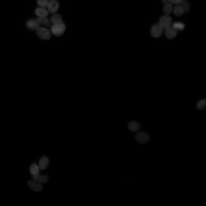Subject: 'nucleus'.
I'll return each instance as SVG.
<instances>
[{
	"mask_svg": "<svg viewBox=\"0 0 206 206\" xmlns=\"http://www.w3.org/2000/svg\"><path fill=\"white\" fill-rule=\"evenodd\" d=\"M65 29L64 24L62 22L59 23L54 24L51 27V31L55 35L60 36L64 33Z\"/></svg>",
	"mask_w": 206,
	"mask_h": 206,
	"instance_id": "obj_1",
	"label": "nucleus"
},
{
	"mask_svg": "<svg viewBox=\"0 0 206 206\" xmlns=\"http://www.w3.org/2000/svg\"><path fill=\"white\" fill-rule=\"evenodd\" d=\"M36 30L37 35L41 39L48 40L50 38V33L49 31L47 29L39 27Z\"/></svg>",
	"mask_w": 206,
	"mask_h": 206,
	"instance_id": "obj_2",
	"label": "nucleus"
},
{
	"mask_svg": "<svg viewBox=\"0 0 206 206\" xmlns=\"http://www.w3.org/2000/svg\"><path fill=\"white\" fill-rule=\"evenodd\" d=\"M163 31V28L159 24L156 23L152 26L151 29V33L153 37L158 38L161 36Z\"/></svg>",
	"mask_w": 206,
	"mask_h": 206,
	"instance_id": "obj_3",
	"label": "nucleus"
},
{
	"mask_svg": "<svg viewBox=\"0 0 206 206\" xmlns=\"http://www.w3.org/2000/svg\"><path fill=\"white\" fill-rule=\"evenodd\" d=\"M159 23L163 29L168 28L171 26V18L167 15L162 16L160 19Z\"/></svg>",
	"mask_w": 206,
	"mask_h": 206,
	"instance_id": "obj_4",
	"label": "nucleus"
},
{
	"mask_svg": "<svg viewBox=\"0 0 206 206\" xmlns=\"http://www.w3.org/2000/svg\"><path fill=\"white\" fill-rule=\"evenodd\" d=\"M136 140L140 144H144L147 142L149 140L148 135L145 132L141 131L137 133L135 135Z\"/></svg>",
	"mask_w": 206,
	"mask_h": 206,
	"instance_id": "obj_5",
	"label": "nucleus"
},
{
	"mask_svg": "<svg viewBox=\"0 0 206 206\" xmlns=\"http://www.w3.org/2000/svg\"><path fill=\"white\" fill-rule=\"evenodd\" d=\"M59 4L56 0H50L48 2L47 7L49 12L52 13H55L59 7Z\"/></svg>",
	"mask_w": 206,
	"mask_h": 206,
	"instance_id": "obj_6",
	"label": "nucleus"
},
{
	"mask_svg": "<svg viewBox=\"0 0 206 206\" xmlns=\"http://www.w3.org/2000/svg\"><path fill=\"white\" fill-rule=\"evenodd\" d=\"M177 35V31L171 26L165 29V35L168 39H172L175 37Z\"/></svg>",
	"mask_w": 206,
	"mask_h": 206,
	"instance_id": "obj_7",
	"label": "nucleus"
},
{
	"mask_svg": "<svg viewBox=\"0 0 206 206\" xmlns=\"http://www.w3.org/2000/svg\"><path fill=\"white\" fill-rule=\"evenodd\" d=\"M27 27L29 29L34 30H36L39 27L40 24L36 19H30L28 20L26 23Z\"/></svg>",
	"mask_w": 206,
	"mask_h": 206,
	"instance_id": "obj_8",
	"label": "nucleus"
},
{
	"mask_svg": "<svg viewBox=\"0 0 206 206\" xmlns=\"http://www.w3.org/2000/svg\"><path fill=\"white\" fill-rule=\"evenodd\" d=\"M27 185L30 188L36 192L41 191L43 188L41 184L30 180L28 181Z\"/></svg>",
	"mask_w": 206,
	"mask_h": 206,
	"instance_id": "obj_9",
	"label": "nucleus"
},
{
	"mask_svg": "<svg viewBox=\"0 0 206 206\" xmlns=\"http://www.w3.org/2000/svg\"><path fill=\"white\" fill-rule=\"evenodd\" d=\"M33 181L39 183H45L48 180V177L46 175H41L39 174L33 176Z\"/></svg>",
	"mask_w": 206,
	"mask_h": 206,
	"instance_id": "obj_10",
	"label": "nucleus"
},
{
	"mask_svg": "<svg viewBox=\"0 0 206 206\" xmlns=\"http://www.w3.org/2000/svg\"><path fill=\"white\" fill-rule=\"evenodd\" d=\"M49 163V160L48 158L45 157H42L39 161V168L41 170L45 169L47 168Z\"/></svg>",
	"mask_w": 206,
	"mask_h": 206,
	"instance_id": "obj_11",
	"label": "nucleus"
},
{
	"mask_svg": "<svg viewBox=\"0 0 206 206\" xmlns=\"http://www.w3.org/2000/svg\"><path fill=\"white\" fill-rule=\"evenodd\" d=\"M35 13L38 17H46L48 15L47 11L44 8L39 7L36 9Z\"/></svg>",
	"mask_w": 206,
	"mask_h": 206,
	"instance_id": "obj_12",
	"label": "nucleus"
},
{
	"mask_svg": "<svg viewBox=\"0 0 206 206\" xmlns=\"http://www.w3.org/2000/svg\"><path fill=\"white\" fill-rule=\"evenodd\" d=\"M129 129L132 131H136L140 128L139 124L136 122L132 121L129 122L128 125Z\"/></svg>",
	"mask_w": 206,
	"mask_h": 206,
	"instance_id": "obj_13",
	"label": "nucleus"
},
{
	"mask_svg": "<svg viewBox=\"0 0 206 206\" xmlns=\"http://www.w3.org/2000/svg\"><path fill=\"white\" fill-rule=\"evenodd\" d=\"M183 9L184 13H188L190 9V4L187 0H181L180 3L179 4Z\"/></svg>",
	"mask_w": 206,
	"mask_h": 206,
	"instance_id": "obj_14",
	"label": "nucleus"
},
{
	"mask_svg": "<svg viewBox=\"0 0 206 206\" xmlns=\"http://www.w3.org/2000/svg\"><path fill=\"white\" fill-rule=\"evenodd\" d=\"M36 20L40 24H41L47 26L50 25V21L46 17H38L36 19Z\"/></svg>",
	"mask_w": 206,
	"mask_h": 206,
	"instance_id": "obj_15",
	"label": "nucleus"
},
{
	"mask_svg": "<svg viewBox=\"0 0 206 206\" xmlns=\"http://www.w3.org/2000/svg\"><path fill=\"white\" fill-rule=\"evenodd\" d=\"M50 21L54 24L59 23L62 22V18L58 14H55L51 17Z\"/></svg>",
	"mask_w": 206,
	"mask_h": 206,
	"instance_id": "obj_16",
	"label": "nucleus"
},
{
	"mask_svg": "<svg viewBox=\"0 0 206 206\" xmlns=\"http://www.w3.org/2000/svg\"><path fill=\"white\" fill-rule=\"evenodd\" d=\"M174 14L177 16H180L182 15L184 13L183 9L179 5L176 6L173 9Z\"/></svg>",
	"mask_w": 206,
	"mask_h": 206,
	"instance_id": "obj_17",
	"label": "nucleus"
},
{
	"mask_svg": "<svg viewBox=\"0 0 206 206\" xmlns=\"http://www.w3.org/2000/svg\"><path fill=\"white\" fill-rule=\"evenodd\" d=\"M39 167L35 164L32 165L30 167V171L33 176L39 174Z\"/></svg>",
	"mask_w": 206,
	"mask_h": 206,
	"instance_id": "obj_18",
	"label": "nucleus"
},
{
	"mask_svg": "<svg viewBox=\"0 0 206 206\" xmlns=\"http://www.w3.org/2000/svg\"><path fill=\"white\" fill-rule=\"evenodd\" d=\"M173 6L171 3H168L165 5L163 8L164 13L167 15H169L172 12Z\"/></svg>",
	"mask_w": 206,
	"mask_h": 206,
	"instance_id": "obj_19",
	"label": "nucleus"
},
{
	"mask_svg": "<svg viewBox=\"0 0 206 206\" xmlns=\"http://www.w3.org/2000/svg\"><path fill=\"white\" fill-rule=\"evenodd\" d=\"M172 27L177 31L183 30L185 28V25L181 22H175L173 25Z\"/></svg>",
	"mask_w": 206,
	"mask_h": 206,
	"instance_id": "obj_20",
	"label": "nucleus"
},
{
	"mask_svg": "<svg viewBox=\"0 0 206 206\" xmlns=\"http://www.w3.org/2000/svg\"><path fill=\"white\" fill-rule=\"evenodd\" d=\"M206 106V101L202 99L199 101L197 104V107L199 110H202L204 109Z\"/></svg>",
	"mask_w": 206,
	"mask_h": 206,
	"instance_id": "obj_21",
	"label": "nucleus"
},
{
	"mask_svg": "<svg viewBox=\"0 0 206 206\" xmlns=\"http://www.w3.org/2000/svg\"><path fill=\"white\" fill-rule=\"evenodd\" d=\"M48 0H37V3L39 7L45 8L47 7Z\"/></svg>",
	"mask_w": 206,
	"mask_h": 206,
	"instance_id": "obj_22",
	"label": "nucleus"
},
{
	"mask_svg": "<svg viewBox=\"0 0 206 206\" xmlns=\"http://www.w3.org/2000/svg\"><path fill=\"white\" fill-rule=\"evenodd\" d=\"M181 0H169V2L173 4H179Z\"/></svg>",
	"mask_w": 206,
	"mask_h": 206,
	"instance_id": "obj_23",
	"label": "nucleus"
},
{
	"mask_svg": "<svg viewBox=\"0 0 206 206\" xmlns=\"http://www.w3.org/2000/svg\"><path fill=\"white\" fill-rule=\"evenodd\" d=\"M162 3L165 5L168 3H169V0H161Z\"/></svg>",
	"mask_w": 206,
	"mask_h": 206,
	"instance_id": "obj_24",
	"label": "nucleus"
}]
</instances>
